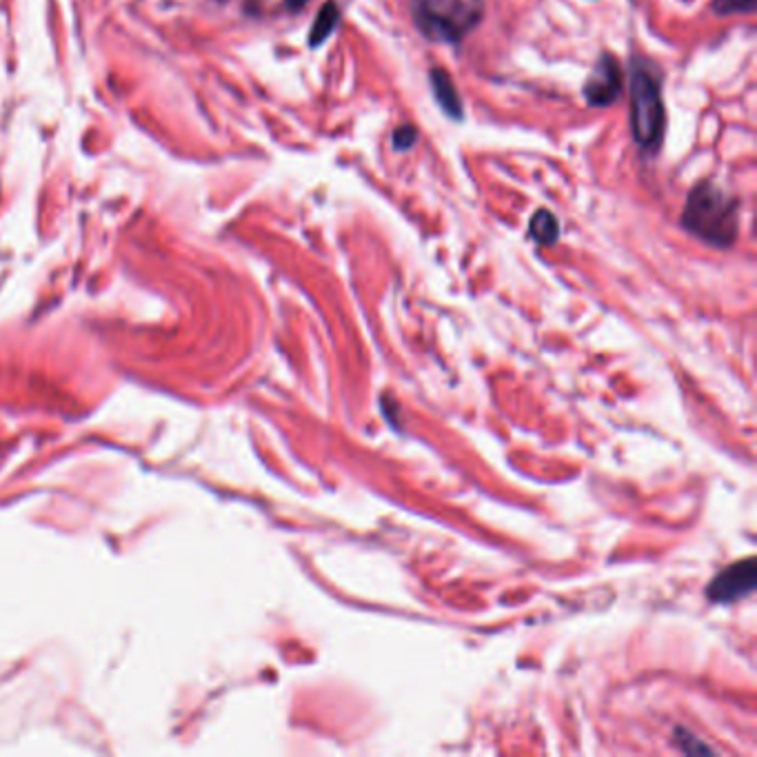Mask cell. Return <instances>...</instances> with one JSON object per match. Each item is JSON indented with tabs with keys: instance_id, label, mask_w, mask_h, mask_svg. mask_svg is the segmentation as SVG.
Here are the masks:
<instances>
[{
	"instance_id": "cell-8",
	"label": "cell",
	"mask_w": 757,
	"mask_h": 757,
	"mask_svg": "<svg viewBox=\"0 0 757 757\" xmlns=\"http://www.w3.org/2000/svg\"><path fill=\"white\" fill-rule=\"evenodd\" d=\"M340 8L333 3V0H327L322 5V10L318 12V19L309 32V47H320L338 27L340 23Z\"/></svg>"
},
{
	"instance_id": "cell-1",
	"label": "cell",
	"mask_w": 757,
	"mask_h": 757,
	"mask_svg": "<svg viewBox=\"0 0 757 757\" xmlns=\"http://www.w3.org/2000/svg\"><path fill=\"white\" fill-rule=\"evenodd\" d=\"M682 227L715 249H729L740 232V202L713 180H700L688 191Z\"/></svg>"
},
{
	"instance_id": "cell-11",
	"label": "cell",
	"mask_w": 757,
	"mask_h": 757,
	"mask_svg": "<svg viewBox=\"0 0 757 757\" xmlns=\"http://www.w3.org/2000/svg\"><path fill=\"white\" fill-rule=\"evenodd\" d=\"M307 3H309V0H283V8L289 10V12H300Z\"/></svg>"
},
{
	"instance_id": "cell-2",
	"label": "cell",
	"mask_w": 757,
	"mask_h": 757,
	"mask_svg": "<svg viewBox=\"0 0 757 757\" xmlns=\"http://www.w3.org/2000/svg\"><path fill=\"white\" fill-rule=\"evenodd\" d=\"M631 133L644 154L660 152L666 133V111L662 98V72L655 62L634 56L629 64Z\"/></svg>"
},
{
	"instance_id": "cell-9",
	"label": "cell",
	"mask_w": 757,
	"mask_h": 757,
	"mask_svg": "<svg viewBox=\"0 0 757 757\" xmlns=\"http://www.w3.org/2000/svg\"><path fill=\"white\" fill-rule=\"evenodd\" d=\"M757 0H713V14L733 16V14H750L755 12Z\"/></svg>"
},
{
	"instance_id": "cell-7",
	"label": "cell",
	"mask_w": 757,
	"mask_h": 757,
	"mask_svg": "<svg viewBox=\"0 0 757 757\" xmlns=\"http://www.w3.org/2000/svg\"><path fill=\"white\" fill-rule=\"evenodd\" d=\"M529 236L544 247L556 245L560 238V223L548 210H537L529 221Z\"/></svg>"
},
{
	"instance_id": "cell-4",
	"label": "cell",
	"mask_w": 757,
	"mask_h": 757,
	"mask_svg": "<svg viewBox=\"0 0 757 757\" xmlns=\"http://www.w3.org/2000/svg\"><path fill=\"white\" fill-rule=\"evenodd\" d=\"M623 87H625L623 67H619L615 56L602 54L591 69L582 94L591 107L606 109L619 100V96H623Z\"/></svg>"
},
{
	"instance_id": "cell-10",
	"label": "cell",
	"mask_w": 757,
	"mask_h": 757,
	"mask_svg": "<svg viewBox=\"0 0 757 757\" xmlns=\"http://www.w3.org/2000/svg\"><path fill=\"white\" fill-rule=\"evenodd\" d=\"M418 143V129L413 125H400L393 131V150L395 152H409Z\"/></svg>"
},
{
	"instance_id": "cell-3",
	"label": "cell",
	"mask_w": 757,
	"mask_h": 757,
	"mask_svg": "<svg viewBox=\"0 0 757 757\" xmlns=\"http://www.w3.org/2000/svg\"><path fill=\"white\" fill-rule=\"evenodd\" d=\"M416 29L431 43L460 45L485 16L480 0H411Z\"/></svg>"
},
{
	"instance_id": "cell-5",
	"label": "cell",
	"mask_w": 757,
	"mask_h": 757,
	"mask_svg": "<svg viewBox=\"0 0 757 757\" xmlns=\"http://www.w3.org/2000/svg\"><path fill=\"white\" fill-rule=\"evenodd\" d=\"M755 582H757V565L753 558H748L718 573L713 582L709 584L707 595L715 604H731L748 595L755 589Z\"/></svg>"
},
{
	"instance_id": "cell-6",
	"label": "cell",
	"mask_w": 757,
	"mask_h": 757,
	"mask_svg": "<svg viewBox=\"0 0 757 757\" xmlns=\"http://www.w3.org/2000/svg\"><path fill=\"white\" fill-rule=\"evenodd\" d=\"M429 83H431V92L436 103L442 107V111L451 118V120H462L464 116V107H462V98L451 81V76L447 74V69L442 67H431L429 72Z\"/></svg>"
}]
</instances>
